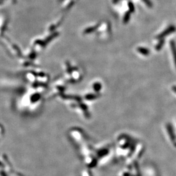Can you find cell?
Listing matches in <instances>:
<instances>
[{
    "label": "cell",
    "mask_w": 176,
    "mask_h": 176,
    "mask_svg": "<svg viewBox=\"0 0 176 176\" xmlns=\"http://www.w3.org/2000/svg\"><path fill=\"white\" fill-rule=\"evenodd\" d=\"M175 30L176 29L174 26L173 25L170 26L169 27H168L166 29H165L164 31L161 33L160 34H159V35L157 36V38L159 39H162L163 38H164L165 37L168 36L169 34L172 33H173L174 32H175Z\"/></svg>",
    "instance_id": "obj_1"
},
{
    "label": "cell",
    "mask_w": 176,
    "mask_h": 176,
    "mask_svg": "<svg viewBox=\"0 0 176 176\" xmlns=\"http://www.w3.org/2000/svg\"><path fill=\"white\" fill-rule=\"evenodd\" d=\"M170 48L171 52H172L173 57L174 59V64L176 67V44L174 41L171 40L170 42Z\"/></svg>",
    "instance_id": "obj_2"
},
{
    "label": "cell",
    "mask_w": 176,
    "mask_h": 176,
    "mask_svg": "<svg viewBox=\"0 0 176 176\" xmlns=\"http://www.w3.org/2000/svg\"><path fill=\"white\" fill-rule=\"evenodd\" d=\"M164 40H163V39H161L160 41L158 42V44L155 46V49L157 50H160L162 48L163 45H164Z\"/></svg>",
    "instance_id": "obj_3"
},
{
    "label": "cell",
    "mask_w": 176,
    "mask_h": 176,
    "mask_svg": "<svg viewBox=\"0 0 176 176\" xmlns=\"http://www.w3.org/2000/svg\"><path fill=\"white\" fill-rule=\"evenodd\" d=\"M130 16V12H127V13L125 14V15L124 21H125V22L128 21V20H129Z\"/></svg>",
    "instance_id": "obj_4"
},
{
    "label": "cell",
    "mask_w": 176,
    "mask_h": 176,
    "mask_svg": "<svg viewBox=\"0 0 176 176\" xmlns=\"http://www.w3.org/2000/svg\"><path fill=\"white\" fill-rule=\"evenodd\" d=\"M129 8L130 12H133L134 11V7L133 6V4L132 3H130L129 4Z\"/></svg>",
    "instance_id": "obj_5"
},
{
    "label": "cell",
    "mask_w": 176,
    "mask_h": 176,
    "mask_svg": "<svg viewBox=\"0 0 176 176\" xmlns=\"http://www.w3.org/2000/svg\"><path fill=\"white\" fill-rule=\"evenodd\" d=\"M144 3L148 6V7H152V6H151L152 5V4H151L150 0H144Z\"/></svg>",
    "instance_id": "obj_6"
},
{
    "label": "cell",
    "mask_w": 176,
    "mask_h": 176,
    "mask_svg": "<svg viewBox=\"0 0 176 176\" xmlns=\"http://www.w3.org/2000/svg\"><path fill=\"white\" fill-rule=\"evenodd\" d=\"M172 90L174 93H176V86H173L172 87Z\"/></svg>",
    "instance_id": "obj_7"
}]
</instances>
